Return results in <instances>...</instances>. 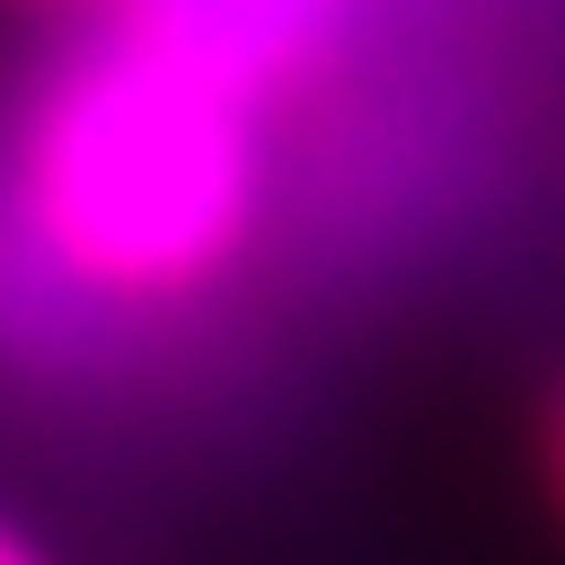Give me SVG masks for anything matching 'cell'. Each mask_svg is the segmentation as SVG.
I'll return each instance as SVG.
<instances>
[{
    "mask_svg": "<svg viewBox=\"0 0 565 565\" xmlns=\"http://www.w3.org/2000/svg\"><path fill=\"white\" fill-rule=\"evenodd\" d=\"M252 116L126 21L63 63L0 179V345L53 356L200 294L252 231Z\"/></svg>",
    "mask_w": 565,
    "mask_h": 565,
    "instance_id": "cell-1",
    "label": "cell"
},
{
    "mask_svg": "<svg viewBox=\"0 0 565 565\" xmlns=\"http://www.w3.org/2000/svg\"><path fill=\"white\" fill-rule=\"evenodd\" d=\"M555 482H565V408H555Z\"/></svg>",
    "mask_w": 565,
    "mask_h": 565,
    "instance_id": "cell-4",
    "label": "cell"
},
{
    "mask_svg": "<svg viewBox=\"0 0 565 565\" xmlns=\"http://www.w3.org/2000/svg\"><path fill=\"white\" fill-rule=\"evenodd\" d=\"M0 565H42V545H32V534L11 524V513H0Z\"/></svg>",
    "mask_w": 565,
    "mask_h": 565,
    "instance_id": "cell-3",
    "label": "cell"
},
{
    "mask_svg": "<svg viewBox=\"0 0 565 565\" xmlns=\"http://www.w3.org/2000/svg\"><path fill=\"white\" fill-rule=\"evenodd\" d=\"M126 32L158 42L168 63L210 74L221 95L263 105L273 84H294L335 32V0H126Z\"/></svg>",
    "mask_w": 565,
    "mask_h": 565,
    "instance_id": "cell-2",
    "label": "cell"
}]
</instances>
